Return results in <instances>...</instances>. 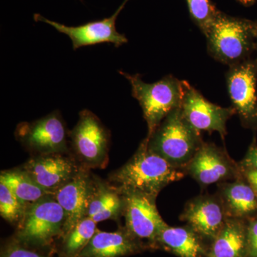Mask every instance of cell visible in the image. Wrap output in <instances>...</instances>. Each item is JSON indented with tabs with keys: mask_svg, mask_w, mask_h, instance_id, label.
<instances>
[{
	"mask_svg": "<svg viewBox=\"0 0 257 257\" xmlns=\"http://www.w3.org/2000/svg\"><path fill=\"white\" fill-rule=\"evenodd\" d=\"M184 177L183 170L150 150L146 138L133 157L111 172L107 182L121 194L138 192L157 199L161 191Z\"/></svg>",
	"mask_w": 257,
	"mask_h": 257,
	"instance_id": "1",
	"label": "cell"
},
{
	"mask_svg": "<svg viewBox=\"0 0 257 257\" xmlns=\"http://www.w3.org/2000/svg\"><path fill=\"white\" fill-rule=\"evenodd\" d=\"M205 37L209 55L231 67L248 60L256 45L257 23L220 11Z\"/></svg>",
	"mask_w": 257,
	"mask_h": 257,
	"instance_id": "2",
	"label": "cell"
},
{
	"mask_svg": "<svg viewBox=\"0 0 257 257\" xmlns=\"http://www.w3.org/2000/svg\"><path fill=\"white\" fill-rule=\"evenodd\" d=\"M146 139L150 150L181 170H185L204 143L200 133L184 119L180 107L172 111Z\"/></svg>",
	"mask_w": 257,
	"mask_h": 257,
	"instance_id": "3",
	"label": "cell"
},
{
	"mask_svg": "<svg viewBox=\"0 0 257 257\" xmlns=\"http://www.w3.org/2000/svg\"><path fill=\"white\" fill-rule=\"evenodd\" d=\"M127 79L134 98L140 103L146 121L148 134L151 136L162 121L175 109L179 108L183 96V81L167 75L158 82H144L139 74H132L119 71Z\"/></svg>",
	"mask_w": 257,
	"mask_h": 257,
	"instance_id": "4",
	"label": "cell"
},
{
	"mask_svg": "<svg viewBox=\"0 0 257 257\" xmlns=\"http://www.w3.org/2000/svg\"><path fill=\"white\" fill-rule=\"evenodd\" d=\"M65 212L53 195H48L27 207L14 237L31 247L49 248L62 238Z\"/></svg>",
	"mask_w": 257,
	"mask_h": 257,
	"instance_id": "5",
	"label": "cell"
},
{
	"mask_svg": "<svg viewBox=\"0 0 257 257\" xmlns=\"http://www.w3.org/2000/svg\"><path fill=\"white\" fill-rule=\"evenodd\" d=\"M110 133L100 119L88 109L81 111L79 120L69 133V146L83 167L101 168L108 162Z\"/></svg>",
	"mask_w": 257,
	"mask_h": 257,
	"instance_id": "6",
	"label": "cell"
},
{
	"mask_svg": "<svg viewBox=\"0 0 257 257\" xmlns=\"http://www.w3.org/2000/svg\"><path fill=\"white\" fill-rule=\"evenodd\" d=\"M15 135L34 155L69 152V133L57 110L35 121L20 123Z\"/></svg>",
	"mask_w": 257,
	"mask_h": 257,
	"instance_id": "7",
	"label": "cell"
},
{
	"mask_svg": "<svg viewBox=\"0 0 257 257\" xmlns=\"http://www.w3.org/2000/svg\"><path fill=\"white\" fill-rule=\"evenodd\" d=\"M226 74L232 107L245 126H257V62L247 60L229 67Z\"/></svg>",
	"mask_w": 257,
	"mask_h": 257,
	"instance_id": "8",
	"label": "cell"
},
{
	"mask_svg": "<svg viewBox=\"0 0 257 257\" xmlns=\"http://www.w3.org/2000/svg\"><path fill=\"white\" fill-rule=\"evenodd\" d=\"M180 109L184 119L198 132H217L222 139L227 133L226 122L236 113L233 107H222L208 101L187 81H183Z\"/></svg>",
	"mask_w": 257,
	"mask_h": 257,
	"instance_id": "9",
	"label": "cell"
},
{
	"mask_svg": "<svg viewBox=\"0 0 257 257\" xmlns=\"http://www.w3.org/2000/svg\"><path fill=\"white\" fill-rule=\"evenodd\" d=\"M130 0H124L119 8L109 18L91 22L77 27H70L49 20L40 14L34 15V20L53 27L57 31L67 35L72 42L73 50L92 46L96 44L111 43L119 47L127 43L128 39L116 29V21L119 13Z\"/></svg>",
	"mask_w": 257,
	"mask_h": 257,
	"instance_id": "10",
	"label": "cell"
},
{
	"mask_svg": "<svg viewBox=\"0 0 257 257\" xmlns=\"http://www.w3.org/2000/svg\"><path fill=\"white\" fill-rule=\"evenodd\" d=\"M124 199L125 228L133 236L147 239L153 247L161 231L167 226L156 207L155 198L138 192L121 194Z\"/></svg>",
	"mask_w": 257,
	"mask_h": 257,
	"instance_id": "11",
	"label": "cell"
},
{
	"mask_svg": "<svg viewBox=\"0 0 257 257\" xmlns=\"http://www.w3.org/2000/svg\"><path fill=\"white\" fill-rule=\"evenodd\" d=\"M82 167L74 155L66 152L33 155L21 168L44 190L53 195Z\"/></svg>",
	"mask_w": 257,
	"mask_h": 257,
	"instance_id": "12",
	"label": "cell"
},
{
	"mask_svg": "<svg viewBox=\"0 0 257 257\" xmlns=\"http://www.w3.org/2000/svg\"><path fill=\"white\" fill-rule=\"evenodd\" d=\"M185 171L202 186L236 179L242 176L239 166L224 150L212 143H203Z\"/></svg>",
	"mask_w": 257,
	"mask_h": 257,
	"instance_id": "13",
	"label": "cell"
},
{
	"mask_svg": "<svg viewBox=\"0 0 257 257\" xmlns=\"http://www.w3.org/2000/svg\"><path fill=\"white\" fill-rule=\"evenodd\" d=\"M89 170L82 167L77 175L53 194L65 212L66 221L62 238L79 221L87 217L93 182Z\"/></svg>",
	"mask_w": 257,
	"mask_h": 257,
	"instance_id": "14",
	"label": "cell"
},
{
	"mask_svg": "<svg viewBox=\"0 0 257 257\" xmlns=\"http://www.w3.org/2000/svg\"><path fill=\"white\" fill-rule=\"evenodd\" d=\"M227 219L221 199L200 196L186 206L182 219L201 237L214 239Z\"/></svg>",
	"mask_w": 257,
	"mask_h": 257,
	"instance_id": "15",
	"label": "cell"
},
{
	"mask_svg": "<svg viewBox=\"0 0 257 257\" xmlns=\"http://www.w3.org/2000/svg\"><path fill=\"white\" fill-rule=\"evenodd\" d=\"M145 246L125 227L113 232L97 229L78 257H124L140 252Z\"/></svg>",
	"mask_w": 257,
	"mask_h": 257,
	"instance_id": "16",
	"label": "cell"
},
{
	"mask_svg": "<svg viewBox=\"0 0 257 257\" xmlns=\"http://www.w3.org/2000/svg\"><path fill=\"white\" fill-rule=\"evenodd\" d=\"M124 199L108 182H104L93 176L92 191L88 206L87 217L96 224L108 219H119L123 215Z\"/></svg>",
	"mask_w": 257,
	"mask_h": 257,
	"instance_id": "17",
	"label": "cell"
},
{
	"mask_svg": "<svg viewBox=\"0 0 257 257\" xmlns=\"http://www.w3.org/2000/svg\"><path fill=\"white\" fill-rule=\"evenodd\" d=\"M221 202L227 218L243 219L257 212V195L243 176L221 186Z\"/></svg>",
	"mask_w": 257,
	"mask_h": 257,
	"instance_id": "18",
	"label": "cell"
},
{
	"mask_svg": "<svg viewBox=\"0 0 257 257\" xmlns=\"http://www.w3.org/2000/svg\"><path fill=\"white\" fill-rule=\"evenodd\" d=\"M247 255V226L241 219L227 218L213 239L208 257H244Z\"/></svg>",
	"mask_w": 257,
	"mask_h": 257,
	"instance_id": "19",
	"label": "cell"
},
{
	"mask_svg": "<svg viewBox=\"0 0 257 257\" xmlns=\"http://www.w3.org/2000/svg\"><path fill=\"white\" fill-rule=\"evenodd\" d=\"M200 237L189 226L167 225L157 236L153 247L160 246L179 257H201L204 250Z\"/></svg>",
	"mask_w": 257,
	"mask_h": 257,
	"instance_id": "20",
	"label": "cell"
},
{
	"mask_svg": "<svg viewBox=\"0 0 257 257\" xmlns=\"http://www.w3.org/2000/svg\"><path fill=\"white\" fill-rule=\"evenodd\" d=\"M0 182L6 185L18 199L28 206L52 195L40 187L22 168L3 171L0 175Z\"/></svg>",
	"mask_w": 257,
	"mask_h": 257,
	"instance_id": "21",
	"label": "cell"
},
{
	"mask_svg": "<svg viewBox=\"0 0 257 257\" xmlns=\"http://www.w3.org/2000/svg\"><path fill=\"white\" fill-rule=\"evenodd\" d=\"M96 231L95 221L84 218L62 238L59 257H78Z\"/></svg>",
	"mask_w": 257,
	"mask_h": 257,
	"instance_id": "22",
	"label": "cell"
},
{
	"mask_svg": "<svg viewBox=\"0 0 257 257\" xmlns=\"http://www.w3.org/2000/svg\"><path fill=\"white\" fill-rule=\"evenodd\" d=\"M192 21L205 36L220 10L211 0H186Z\"/></svg>",
	"mask_w": 257,
	"mask_h": 257,
	"instance_id": "23",
	"label": "cell"
},
{
	"mask_svg": "<svg viewBox=\"0 0 257 257\" xmlns=\"http://www.w3.org/2000/svg\"><path fill=\"white\" fill-rule=\"evenodd\" d=\"M28 205L22 202L4 184L0 182V214L12 224L18 225Z\"/></svg>",
	"mask_w": 257,
	"mask_h": 257,
	"instance_id": "24",
	"label": "cell"
},
{
	"mask_svg": "<svg viewBox=\"0 0 257 257\" xmlns=\"http://www.w3.org/2000/svg\"><path fill=\"white\" fill-rule=\"evenodd\" d=\"M39 248L31 247L13 238L2 249L1 257H50Z\"/></svg>",
	"mask_w": 257,
	"mask_h": 257,
	"instance_id": "25",
	"label": "cell"
},
{
	"mask_svg": "<svg viewBox=\"0 0 257 257\" xmlns=\"http://www.w3.org/2000/svg\"><path fill=\"white\" fill-rule=\"evenodd\" d=\"M247 255L257 257V219L250 221L247 226Z\"/></svg>",
	"mask_w": 257,
	"mask_h": 257,
	"instance_id": "26",
	"label": "cell"
},
{
	"mask_svg": "<svg viewBox=\"0 0 257 257\" xmlns=\"http://www.w3.org/2000/svg\"><path fill=\"white\" fill-rule=\"evenodd\" d=\"M241 169H251L257 171V146L252 145L248 149L246 156L239 165Z\"/></svg>",
	"mask_w": 257,
	"mask_h": 257,
	"instance_id": "27",
	"label": "cell"
},
{
	"mask_svg": "<svg viewBox=\"0 0 257 257\" xmlns=\"http://www.w3.org/2000/svg\"><path fill=\"white\" fill-rule=\"evenodd\" d=\"M237 1L244 6H251L256 2V0H237Z\"/></svg>",
	"mask_w": 257,
	"mask_h": 257,
	"instance_id": "28",
	"label": "cell"
},
{
	"mask_svg": "<svg viewBox=\"0 0 257 257\" xmlns=\"http://www.w3.org/2000/svg\"><path fill=\"white\" fill-rule=\"evenodd\" d=\"M256 47H257V39H256Z\"/></svg>",
	"mask_w": 257,
	"mask_h": 257,
	"instance_id": "29",
	"label": "cell"
}]
</instances>
